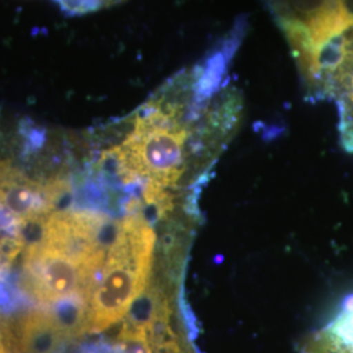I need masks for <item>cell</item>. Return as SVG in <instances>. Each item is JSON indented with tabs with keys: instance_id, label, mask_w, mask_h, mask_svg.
Instances as JSON below:
<instances>
[{
	"instance_id": "1",
	"label": "cell",
	"mask_w": 353,
	"mask_h": 353,
	"mask_svg": "<svg viewBox=\"0 0 353 353\" xmlns=\"http://www.w3.org/2000/svg\"><path fill=\"white\" fill-rule=\"evenodd\" d=\"M284 34L305 97L325 84L343 38L353 30V0H262Z\"/></svg>"
},
{
	"instance_id": "2",
	"label": "cell",
	"mask_w": 353,
	"mask_h": 353,
	"mask_svg": "<svg viewBox=\"0 0 353 353\" xmlns=\"http://www.w3.org/2000/svg\"><path fill=\"white\" fill-rule=\"evenodd\" d=\"M71 195V179L63 173L34 179L10 157L0 156V203L26 227L41 224L51 214L65 210Z\"/></svg>"
},
{
	"instance_id": "3",
	"label": "cell",
	"mask_w": 353,
	"mask_h": 353,
	"mask_svg": "<svg viewBox=\"0 0 353 353\" xmlns=\"http://www.w3.org/2000/svg\"><path fill=\"white\" fill-rule=\"evenodd\" d=\"M21 285L26 294L46 309L76 294L88 301L92 296V287L81 267L38 241L28 242Z\"/></svg>"
},
{
	"instance_id": "4",
	"label": "cell",
	"mask_w": 353,
	"mask_h": 353,
	"mask_svg": "<svg viewBox=\"0 0 353 353\" xmlns=\"http://www.w3.org/2000/svg\"><path fill=\"white\" fill-rule=\"evenodd\" d=\"M323 101L335 103L341 145L353 154V30L341 41L328 72Z\"/></svg>"
},
{
	"instance_id": "5",
	"label": "cell",
	"mask_w": 353,
	"mask_h": 353,
	"mask_svg": "<svg viewBox=\"0 0 353 353\" xmlns=\"http://www.w3.org/2000/svg\"><path fill=\"white\" fill-rule=\"evenodd\" d=\"M8 323L16 353H59L72 339L50 309L30 310Z\"/></svg>"
},
{
	"instance_id": "6",
	"label": "cell",
	"mask_w": 353,
	"mask_h": 353,
	"mask_svg": "<svg viewBox=\"0 0 353 353\" xmlns=\"http://www.w3.org/2000/svg\"><path fill=\"white\" fill-rule=\"evenodd\" d=\"M301 353H353V294L325 326L305 341Z\"/></svg>"
},
{
	"instance_id": "7",
	"label": "cell",
	"mask_w": 353,
	"mask_h": 353,
	"mask_svg": "<svg viewBox=\"0 0 353 353\" xmlns=\"http://www.w3.org/2000/svg\"><path fill=\"white\" fill-rule=\"evenodd\" d=\"M64 13L70 16H83L97 12L119 4L123 0H52Z\"/></svg>"
},
{
	"instance_id": "8",
	"label": "cell",
	"mask_w": 353,
	"mask_h": 353,
	"mask_svg": "<svg viewBox=\"0 0 353 353\" xmlns=\"http://www.w3.org/2000/svg\"><path fill=\"white\" fill-rule=\"evenodd\" d=\"M138 188H144V186H138ZM132 189H137V188H132ZM130 190H128V191H130ZM128 191H127V192H128ZM145 196H147V195H145ZM125 198H126V196H125ZM148 201H150V199H148ZM123 202H125V201H123ZM150 202H151V201H150ZM154 204H156V203H154ZM185 204H190V205H199V204H191V203H185ZM160 205H163V204H160ZM173 205H178V204H173Z\"/></svg>"
},
{
	"instance_id": "9",
	"label": "cell",
	"mask_w": 353,
	"mask_h": 353,
	"mask_svg": "<svg viewBox=\"0 0 353 353\" xmlns=\"http://www.w3.org/2000/svg\"><path fill=\"white\" fill-rule=\"evenodd\" d=\"M140 185V183H139ZM139 185H135V186H139ZM141 185H145V183H141ZM132 188H134V186H132ZM128 189H130V188H128ZM127 191H128V190H127ZM144 191H145V188H144ZM125 196H126V195H125ZM147 198H148V196H147ZM152 202V201H151ZM154 203V202H153ZM185 203H189V202H185ZM195 203H199V202H195ZM157 204H159V203H157ZM176 204H179V203H176Z\"/></svg>"
}]
</instances>
